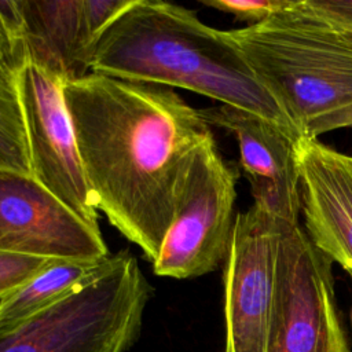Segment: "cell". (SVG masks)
I'll use <instances>...</instances> for the list:
<instances>
[{"instance_id": "6", "label": "cell", "mask_w": 352, "mask_h": 352, "mask_svg": "<svg viewBox=\"0 0 352 352\" xmlns=\"http://www.w3.org/2000/svg\"><path fill=\"white\" fill-rule=\"evenodd\" d=\"M267 352H349L331 261L300 223H283Z\"/></svg>"}, {"instance_id": "11", "label": "cell", "mask_w": 352, "mask_h": 352, "mask_svg": "<svg viewBox=\"0 0 352 352\" xmlns=\"http://www.w3.org/2000/svg\"><path fill=\"white\" fill-rule=\"evenodd\" d=\"M199 113L209 126L214 125L234 135L253 204L282 223H300L294 142L271 122L236 107L217 104L199 109Z\"/></svg>"}, {"instance_id": "4", "label": "cell", "mask_w": 352, "mask_h": 352, "mask_svg": "<svg viewBox=\"0 0 352 352\" xmlns=\"http://www.w3.org/2000/svg\"><path fill=\"white\" fill-rule=\"evenodd\" d=\"M153 289L128 250L51 305L0 326V352H126Z\"/></svg>"}, {"instance_id": "17", "label": "cell", "mask_w": 352, "mask_h": 352, "mask_svg": "<svg viewBox=\"0 0 352 352\" xmlns=\"http://www.w3.org/2000/svg\"><path fill=\"white\" fill-rule=\"evenodd\" d=\"M23 54L26 47L21 34L16 1L0 0V59Z\"/></svg>"}, {"instance_id": "9", "label": "cell", "mask_w": 352, "mask_h": 352, "mask_svg": "<svg viewBox=\"0 0 352 352\" xmlns=\"http://www.w3.org/2000/svg\"><path fill=\"white\" fill-rule=\"evenodd\" d=\"M0 252L100 263L110 254L92 228L32 176L0 172Z\"/></svg>"}, {"instance_id": "8", "label": "cell", "mask_w": 352, "mask_h": 352, "mask_svg": "<svg viewBox=\"0 0 352 352\" xmlns=\"http://www.w3.org/2000/svg\"><path fill=\"white\" fill-rule=\"evenodd\" d=\"M283 223L253 204L236 213L224 260V352H267Z\"/></svg>"}, {"instance_id": "2", "label": "cell", "mask_w": 352, "mask_h": 352, "mask_svg": "<svg viewBox=\"0 0 352 352\" xmlns=\"http://www.w3.org/2000/svg\"><path fill=\"white\" fill-rule=\"evenodd\" d=\"M89 72L192 91L271 122L293 142L300 138L226 30L175 3L131 0L96 41Z\"/></svg>"}, {"instance_id": "19", "label": "cell", "mask_w": 352, "mask_h": 352, "mask_svg": "<svg viewBox=\"0 0 352 352\" xmlns=\"http://www.w3.org/2000/svg\"><path fill=\"white\" fill-rule=\"evenodd\" d=\"M346 32H348V30H346ZM348 33H349V36H351V37H352V32H348Z\"/></svg>"}, {"instance_id": "15", "label": "cell", "mask_w": 352, "mask_h": 352, "mask_svg": "<svg viewBox=\"0 0 352 352\" xmlns=\"http://www.w3.org/2000/svg\"><path fill=\"white\" fill-rule=\"evenodd\" d=\"M52 260L56 258L0 252V300L26 283Z\"/></svg>"}, {"instance_id": "10", "label": "cell", "mask_w": 352, "mask_h": 352, "mask_svg": "<svg viewBox=\"0 0 352 352\" xmlns=\"http://www.w3.org/2000/svg\"><path fill=\"white\" fill-rule=\"evenodd\" d=\"M293 151L302 228L352 278V155L304 136L293 143Z\"/></svg>"}, {"instance_id": "7", "label": "cell", "mask_w": 352, "mask_h": 352, "mask_svg": "<svg viewBox=\"0 0 352 352\" xmlns=\"http://www.w3.org/2000/svg\"><path fill=\"white\" fill-rule=\"evenodd\" d=\"M65 82L59 73L28 55L18 73L32 177L88 226L99 230V210L63 96Z\"/></svg>"}, {"instance_id": "5", "label": "cell", "mask_w": 352, "mask_h": 352, "mask_svg": "<svg viewBox=\"0 0 352 352\" xmlns=\"http://www.w3.org/2000/svg\"><path fill=\"white\" fill-rule=\"evenodd\" d=\"M238 172L221 155L213 133L195 148L153 271L191 279L224 263L235 223Z\"/></svg>"}, {"instance_id": "12", "label": "cell", "mask_w": 352, "mask_h": 352, "mask_svg": "<svg viewBox=\"0 0 352 352\" xmlns=\"http://www.w3.org/2000/svg\"><path fill=\"white\" fill-rule=\"evenodd\" d=\"M28 56L59 73L65 81L89 73L95 41L89 36L81 0H16Z\"/></svg>"}, {"instance_id": "18", "label": "cell", "mask_w": 352, "mask_h": 352, "mask_svg": "<svg viewBox=\"0 0 352 352\" xmlns=\"http://www.w3.org/2000/svg\"><path fill=\"white\" fill-rule=\"evenodd\" d=\"M307 3L341 29L352 32V0H307Z\"/></svg>"}, {"instance_id": "3", "label": "cell", "mask_w": 352, "mask_h": 352, "mask_svg": "<svg viewBox=\"0 0 352 352\" xmlns=\"http://www.w3.org/2000/svg\"><path fill=\"white\" fill-rule=\"evenodd\" d=\"M226 34L300 136L352 128V37L307 0Z\"/></svg>"}, {"instance_id": "1", "label": "cell", "mask_w": 352, "mask_h": 352, "mask_svg": "<svg viewBox=\"0 0 352 352\" xmlns=\"http://www.w3.org/2000/svg\"><path fill=\"white\" fill-rule=\"evenodd\" d=\"M63 96L98 210L153 264L210 126L164 85L89 72Z\"/></svg>"}, {"instance_id": "16", "label": "cell", "mask_w": 352, "mask_h": 352, "mask_svg": "<svg viewBox=\"0 0 352 352\" xmlns=\"http://www.w3.org/2000/svg\"><path fill=\"white\" fill-rule=\"evenodd\" d=\"M202 4L217 11L231 14L236 21L256 25L289 6L290 0H201Z\"/></svg>"}, {"instance_id": "14", "label": "cell", "mask_w": 352, "mask_h": 352, "mask_svg": "<svg viewBox=\"0 0 352 352\" xmlns=\"http://www.w3.org/2000/svg\"><path fill=\"white\" fill-rule=\"evenodd\" d=\"M28 54L0 59V172L32 176L18 73Z\"/></svg>"}, {"instance_id": "20", "label": "cell", "mask_w": 352, "mask_h": 352, "mask_svg": "<svg viewBox=\"0 0 352 352\" xmlns=\"http://www.w3.org/2000/svg\"><path fill=\"white\" fill-rule=\"evenodd\" d=\"M351 319H352V316H351Z\"/></svg>"}, {"instance_id": "13", "label": "cell", "mask_w": 352, "mask_h": 352, "mask_svg": "<svg viewBox=\"0 0 352 352\" xmlns=\"http://www.w3.org/2000/svg\"><path fill=\"white\" fill-rule=\"evenodd\" d=\"M106 260L100 263L52 260L26 283L0 300V326L21 320L58 301L95 276Z\"/></svg>"}]
</instances>
